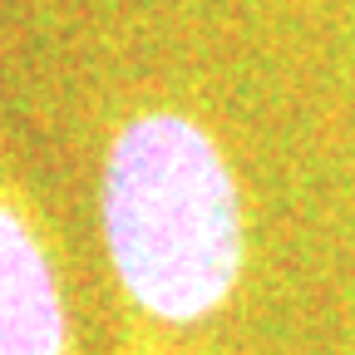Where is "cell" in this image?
Instances as JSON below:
<instances>
[{
	"mask_svg": "<svg viewBox=\"0 0 355 355\" xmlns=\"http://www.w3.org/2000/svg\"><path fill=\"white\" fill-rule=\"evenodd\" d=\"M104 247L128 301L153 321L198 326L242 282L247 227L237 173L188 114L153 109L104 158Z\"/></svg>",
	"mask_w": 355,
	"mask_h": 355,
	"instance_id": "6da1fadb",
	"label": "cell"
},
{
	"mask_svg": "<svg viewBox=\"0 0 355 355\" xmlns=\"http://www.w3.org/2000/svg\"><path fill=\"white\" fill-rule=\"evenodd\" d=\"M69 311L40 232L0 198V355H69Z\"/></svg>",
	"mask_w": 355,
	"mask_h": 355,
	"instance_id": "7a4b0ae2",
	"label": "cell"
}]
</instances>
